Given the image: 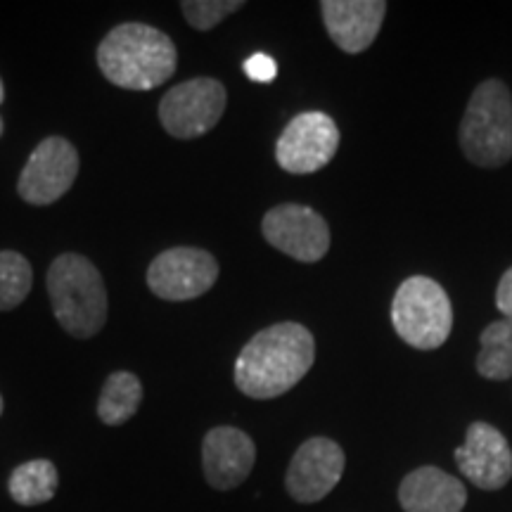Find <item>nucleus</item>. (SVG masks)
I'll return each instance as SVG.
<instances>
[{"instance_id": "16", "label": "nucleus", "mask_w": 512, "mask_h": 512, "mask_svg": "<svg viewBox=\"0 0 512 512\" xmlns=\"http://www.w3.org/2000/svg\"><path fill=\"white\" fill-rule=\"evenodd\" d=\"M143 403V382L138 375L119 370V373L107 375L98 399V418L102 425L119 427L138 413Z\"/></svg>"}, {"instance_id": "9", "label": "nucleus", "mask_w": 512, "mask_h": 512, "mask_svg": "<svg viewBox=\"0 0 512 512\" xmlns=\"http://www.w3.org/2000/svg\"><path fill=\"white\" fill-rule=\"evenodd\" d=\"M339 147V128L325 112L297 114L275 143V159L287 174H316L332 162Z\"/></svg>"}, {"instance_id": "15", "label": "nucleus", "mask_w": 512, "mask_h": 512, "mask_svg": "<svg viewBox=\"0 0 512 512\" xmlns=\"http://www.w3.org/2000/svg\"><path fill=\"white\" fill-rule=\"evenodd\" d=\"M399 503L406 512H463L467 489L448 472L425 465L403 477Z\"/></svg>"}, {"instance_id": "3", "label": "nucleus", "mask_w": 512, "mask_h": 512, "mask_svg": "<svg viewBox=\"0 0 512 512\" xmlns=\"http://www.w3.org/2000/svg\"><path fill=\"white\" fill-rule=\"evenodd\" d=\"M48 297L64 332L76 339L95 337L105 328L110 299L105 280L91 259L67 252L48 268Z\"/></svg>"}, {"instance_id": "25", "label": "nucleus", "mask_w": 512, "mask_h": 512, "mask_svg": "<svg viewBox=\"0 0 512 512\" xmlns=\"http://www.w3.org/2000/svg\"><path fill=\"white\" fill-rule=\"evenodd\" d=\"M0 136H3V119H0Z\"/></svg>"}, {"instance_id": "12", "label": "nucleus", "mask_w": 512, "mask_h": 512, "mask_svg": "<svg viewBox=\"0 0 512 512\" xmlns=\"http://www.w3.org/2000/svg\"><path fill=\"white\" fill-rule=\"evenodd\" d=\"M456 463L477 489L498 491L512 479V448L501 430L489 422H472L465 444L456 448Z\"/></svg>"}, {"instance_id": "17", "label": "nucleus", "mask_w": 512, "mask_h": 512, "mask_svg": "<svg viewBox=\"0 0 512 512\" xmlns=\"http://www.w3.org/2000/svg\"><path fill=\"white\" fill-rule=\"evenodd\" d=\"M57 484H60V475H57L55 463H50L46 458H36L17 465L10 472L8 491L17 505L34 508V505L53 501Z\"/></svg>"}, {"instance_id": "22", "label": "nucleus", "mask_w": 512, "mask_h": 512, "mask_svg": "<svg viewBox=\"0 0 512 512\" xmlns=\"http://www.w3.org/2000/svg\"><path fill=\"white\" fill-rule=\"evenodd\" d=\"M496 306L505 318H512V268L503 273L501 283L496 290Z\"/></svg>"}, {"instance_id": "24", "label": "nucleus", "mask_w": 512, "mask_h": 512, "mask_svg": "<svg viewBox=\"0 0 512 512\" xmlns=\"http://www.w3.org/2000/svg\"><path fill=\"white\" fill-rule=\"evenodd\" d=\"M0 415H3V396H0Z\"/></svg>"}, {"instance_id": "1", "label": "nucleus", "mask_w": 512, "mask_h": 512, "mask_svg": "<svg viewBox=\"0 0 512 512\" xmlns=\"http://www.w3.org/2000/svg\"><path fill=\"white\" fill-rule=\"evenodd\" d=\"M316 361V339L304 325L278 323L256 332L235 361V384L249 399L268 401L290 392Z\"/></svg>"}, {"instance_id": "2", "label": "nucleus", "mask_w": 512, "mask_h": 512, "mask_svg": "<svg viewBox=\"0 0 512 512\" xmlns=\"http://www.w3.org/2000/svg\"><path fill=\"white\" fill-rule=\"evenodd\" d=\"M176 64L174 41L150 24H119L98 48L100 72L124 91H152L162 86L174 76Z\"/></svg>"}, {"instance_id": "5", "label": "nucleus", "mask_w": 512, "mask_h": 512, "mask_svg": "<svg viewBox=\"0 0 512 512\" xmlns=\"http://www.w3.org/2000/svg\"><path fill=\"white\" fill-rule=\"evenodd\" d=\"M392 323L403 342L413 349H437L453 328L451 299L437 280L413 275L403 280L394 294Z\"/></svg>"}, {"instance_id": "14", "label": "nucleus", "mask_w": 512, "mask_h": 512, "mask_svg": "<svg viewBox=\"0 0 512 512\" xmlns=\"http://www.w3.org/2000/svg\"><path fill=\"white\" fill-rule=\"evenodd\" d=\"M320 12L337 48L356 55L373 46L380 34L387 3L384 0H323Z\"/></svg>"}, {"instance_id": "19", "label": "nucleus", "mask_w": 512, "mask_h": 512, "mask_svg": "<svg viewBox=\"0 0 512 512\" xmlns=\"http://www.w3.org/2000/svg\"><path fill=\"white\" fill-rule=\"evenodd\" d=\"M34 285V271L27 256L19 252H0V311L17 309L29 297Z\"/></svg>"}, {"instance_id": "20", "label": "nucleus", "mask_w": 512, "mask_h": 512, "mask_svg": "<svg viewBox=\"0 0 512 512\" xmlns=\"http://www.w3.org/2000/svg\"><path fill=\"white\" fill-rule=\"evenodd\" d=\"M245 8L242 0H183L181 10L185 22L197 31H209L233 12Z\"/></svg>"}, {"instance_id": "6", "label": "nucleus", "mask_w": 512, "mask_h": 512, "mask_svg": "<svg viewBox=\"0 0 512 512\" xmlns=\"http://www.w3.org/2000/svg\"><path fill=\"white\" fill-rule=\"evenodd\" d=\"M228 93L221 81L200 76L178 83L159 102V121L169 136L192 140L209 133L226 112Z\"/></svg>"}, {"instance_id": "23", "label": "nucleus", "mask_w": 512, "mask_h": 512, "mask_svg": "<svg viewBox=\"0 0 512 512\" xmlns=\"http://www.w3.org/2000/svg\"><path fill=\"white\" fill-rule=\"evenodd\" d=\"M5 98V91H3V81H0V102H3Z\"/></svg>"}, {"instance_id": "11", "label": "nucleus", "mask_w": 512, "mask_h": 512, "mask_svg": "<svg viewBox=\"0 0 512 512\" xmlns=\"http://www.w3.org/2000/svg\"><path fill=\"white\" fill-rule=\"evenodd\" d=\"M342 446L328 437H311L297 448L285 475V489L297 503L323 501L344 475Z\"/></svg>"}, {"instance_id": "18", "label": "nucleus", "mask_w": 512, "mask_h": 512, "mask_svg": "<svg viewBox=\"0 0 512 512\" xmlns=\"http://www.w3.org/2000/svg\"><path fill=\"white\" fill-rule=\"evenodd\" d=\"M479 344H482L477 356L479 375L496 382L512 377V318L486 325Z\"/></svg>"}, {"instance_id": "10", "label": "nucleus", "mask_w": 512, "mask_h": 512, "mask_svg": "<svg viewBox=\"0 0 512 512\" xmlns=\"http://www.w3.org/2000/svg\"><path fill=\"white\" fill-rule=\"evenodd\" d=\"M261 233L268 245L302 264H316L330 249L328 221L304 204L273 207L261 221Z\"/></svg>"}, {"instance_id": "4", "label": "nucleus", "mask_w": 512, "mask_h": 512, "mask_svg": "<svg viewBox=\"0 0 512 512\" xmlns=\"http://www.w3.org/2000/svg\"><path fill=\"white\" fill-rule=\"evenodd\" d=\"M460 147L482 169H498L512 159V98L498 79L479 83L460 121Z\"/></svg>"}, {"instance_id": "21", "label": "nucleus", "mask_w": 512, "mask_h": 512, "mask_svg": "<svg viewBox=\"0 0 512 512\" xmlns=\"http://www.w3.org/2000/svg\"><path fill=\"white\" fill-rule=\"evenodd\" d=\"M242 69H245L247 79L254 83H271L275 81V76H278V62L266 53L249 55L245 64H242Z\"/></svg>"}, {"instance_id": "8", "label": "nucleus", "mask_w": 512, "mask_h": 512, "mask_svg": "<svg viewBox=\"0 0 512 512\" xmlns=\"http://www.w3.org/2000/svg\"><path fill=\"white\" fill-rule=\"evenodd\" d=\"M219 280V264L207 249L171 247L147 268V287L164 302H190Z\"/></svg>"}, {"instance_id": "7", "label": "nucleus", "mask_w": 512, "mask_h": 512, "mask_svg": "<svg viewBox=\"0 0 512 512\" xmlns=\"http://www.w3.org/2000/svg\"><path fill=\"white\" fill-rule=\"evenodd\" d=\"M79 176V152L62 136H50L36 145L17 178V192L27 204L48 207L67 195Z\"/></svg>"}, {"instance_id": "13", "label": "nucleus", "mask_w": 512, "mask_h": 512, "mask_svg": "<svg viewBox=\"0 0 512 512\" xmlns=\"http://www.w3.org/2000/svg\"><path fill=\"white\" fill-rule=\"evenodd\" d=\"M256 446L238 427H214L202 441V470L211 489L233 491L252 475Z\"/></svg>"}]
</instances>
